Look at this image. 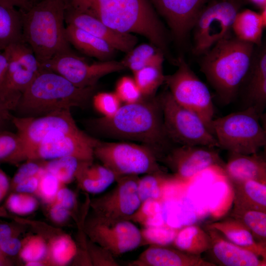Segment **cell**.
<instances>
[{"instance_id": "6da1fadb", "label": "cell", "mask_w": 266, "mask_h": 266, "mask_svg": "<svg viewBox=\"0 0 266 266\" xmlns=\"http://www.w3.org/2000/svg\"><path fill=\"white\" fill-rule=\"evenodd\" d=\"M88 125L92 130L105 136L141 142L154 150L159 159L173 144L165 131L158 96L124 103L113 116L93 119Z\"/></svg>"}, {"instance_id": "7a4b0ae2", "label": "cell", "mask_w": 266, "mask_h": 266, "mask_svg": "<svg viewBox=\"0 0 266 266\" xmlns=\"http://www.w3.org/2000/svg\"><path fill=\"white\" fill-rule=\"evenodd\" d=\"M67 3L116 31L143 36L174 63L167 33L150 0H67Z\"/></svg>"}, {"instance_id": "3957f363", "label": "cell", "mask_w": 266, "mask_h": 266, "mask_svg": "<svg viewBox=\"0 0 266 266\" xmlns=\"http://www.w3.org/2000/svg\"><path fill=\"white\" fill-rule=\"evenodd\" d=\"M255 46L230 34L202 55L200 71L223 104L232 102L239 93Z\"/></svg>"}, {"instance_id": "277c9868", "label": "cell", "mask_w": 266, "mask_h": 266, "mask_svg": "<svg viewBox=\"0 0 266 266\" xmlns=\"http://www.w3.org/2000/svg\"><path fill=\"white\" fill-rule=\"evenodd\" d=\"M67 0H40L22 11L23 41L40 64L73 53L66 33Z\"/></svg>"}, {"instance_id": "5b68a950", "label": "cell", "mask_w": 266, "mask_h": 266, "mask_svg": "<svg viewBox=\"0 0 266 266\" xmlns=\"http://www.w3.org/2000/svg\"><path fill=\"white\" fill-rule=\"evenodd\" d=\"M96 87H78L61 75L42 69L22 94L15 111L18 117H31L72 107L84 108Z\"/></svg>"}, {"instance_id": "8992f818", "label": "cell", "mask_w": 266, "mask_h": 266, "mask_svg": "<svg viewBox=\"0 0 266 266\" xmlns=\"http://www.w3.org/2000/svg\"><path fill=\"white\" fill-rule=\"evenodd\" d=\"M262 115L248 106L214 119L211 131L219 149L243 154L258 153L266 144V130L260 123Z\"/></svg>"}, {"instance_id": "52a82bcc", "label": "cell", "mask_w": 266, "mask_h": 266, "mask_svg": "<svg viewBox=\"0 0 266 266\" xmlns=\"http://www.w3.org/2000/svg\"><path fill=\"white\" fill-rule=\"evenodd\" d=\"M94 157L114 173L116 179L127 175L165 171L158 163L157 152L143 144L100 140L94 149Z\"/></svg>"}, {"instance_id": "ba28073f", "label": "cell", "mask_w": 266, "mask_h": 266, "mask_svg": "<svg viewBox=\"0 0 266 266\" xmlns=\"http://www.w3.org/2000/svg\"><path fill=\"white\" fill-rule=\"evenodd\" d=\"M99 141L82 131L59 133L48 136L38 143L19 149L7 163L17 165L27 161H45L64 157L92 161L94 149Z\"/></svg>"}, {"instance_id": "9c48e42d", "label": "cell", "mask_w": 266, "mask_h": 266, "mask_svg": "<svg viewBox=\"0 0 266 266\" xmlns=\"http://www.w3.org/2000/svg\"><path fill=\"white\" fill-rule=\"evenodd\" d=\"M158 96L165 131L173 143L219 149L215 137L198 115L177 103L168 90Z\"/></svg>"}, {"instance_id": "30bf717a", "label": "cell", "mask_w": 266, "mask_h": 266, "mask_svg": "<svg viewBox=\"0 0 266 266\" xmlns=\"http://www.w3.org/2000/svg\"><path fill=\"white\" fill-rule=\"evenodd\" d=\"M175 65L177 70L172 74L165 75L164 83L175 101L198 115L212 133L214 108L208 87L183 57L177 58Z\"/></svg>"}, {"instance_id": "8fae6325", "label": "cell", "mask_w": 266, "mask_h": 266, "mask_svg": "<svg viewBox=\"0 0 266 266\" xmlns=\"http://www.w3.org/2000/svg\"><path fill=\"white\" fill-rule=\"evenodd\" d=\"M238 5L230 0L215 1L205 6L194 24L193 54L202 56L231 34Z\"/></svg>"}, {"instance_id": "7c38bea8", "label": "cell", "mask_w": 266, "mask_h": 266, "mask_svg": "<svg viewBox=\"0 0 266 266\" xmlns=\"http://www.w3.org/2000/svg\"><path fill=\"white\" fill-rule=\"evenodd\" d=\"M83 229L90 241L113 256L130 252L141 245L140 230L129 220L108 219L94 214L85 221Z\"/></svg>"}, {"instance_id": "4fadbf2b", "label": "cell", "mask_w": 266, "mask_h": 266, "mask_svg": "<svg viewBox=\"0 0 266 266\" xmlns=\"http://www.w3.org/2000/svg\"><path fill=\"white\" fill-rule=\"evenodd\" d=\"M40 65L42 69L57 73L82 88L96 86L104 76L126 69L121 61L89 63L74 53L61 54Z\"/></svg>"}, {"instance_id": "5bb4252c", "label": "cell", "mask_w": 266, "mask_h": 266, "mask_svg": "<svg viewBox=\"0 0 266 266\" xmlns=\"http://www.w3.org/2000/svg\"><path fill=\"white\" fill-rule=\"evenodd\" d=\"M218 149L201 145L172 147L160 159L182 184H185L200 172L212 167L222 170L225 163Z\"/></svg>"}, {"instance_id": "9a60e30c", "label": "cell", "mask_w": 266, "mask_h": 266, "mask_svg": "<svg viewBox=\"0 0 266 266\" xmlns=\"http://www.w3.org/2000/svg\"><path fill=\"white\" fill-rule=\"evenodd\" d=\"M12 123L20 140L19 149L38 143L53 134L81 131L77 127L70 109L58 110L38 117L13 116Z\"/></svg>"}, {"instance_id": "2e32d148", "label": "cell", "mask_w": 266, "mask_h": 266, "mask_svg": "<svg viewBox=\"0 0 266 266\" xmlns=\"http://www.w3.org/2000/svg\"><path fill=\"white\" fill-rule=\"evenodd\" d=\"M139 178L137 175L118 178L113 189L90 201L94 214L108 219L129 220L141 203L137 188Z\"/></svg>"}, {"instance_id": "e0dca14e", "label": "cell", "mask_w": 266, "mask_h": 266, "mask_svg": "<svg viewBox=\"0 0 266 266\" xmlns=\"http://www.w3.org/2000/svg\"><path fill=\"white\" fill-rule=\"evenodd\" d=\"M8 61L5 80L0 92L21 96L42 70L40 63L24 41L9 45L3 51Z\"/></svg>"}, {"instance_id": "ac0fdd59", "label": "cell", "mask_w": 266, "mask_h": 266, "mask_svg": "<svg viewBox=\"0 0 266 266\" xmlns=\"http://www.w3.org/2000/svg\"><path fill=\"white\" fill-rule=\"evenodd\" d=\"M165 19L176 41L187 38L200 12L210 0H150Z\"/></svg>"}, {"instance_id": "d6986e66", "label": "cell", "mask_w": 266, "mask_h": 266, "mask_svg": "<svg viewBox=\"0 0 266 266\" xmlns=\"http://www.w3.org/2000/svg\"><path fill=\"white\" fill-rule=\"evenodd\" d=\"M65 23L105 41L117 51L127 53L137 43L138 39L135 35L111 28L93 16L70 6L67 1Z\"/></svg>"}, {"instance_id": "ffe728a7", "label": "cell", "mask_w": 266, "mask_h": 266, "mask_svg": "<svg viewBox=\"0 0 266 266\" xmlns=\"http://www.w3.org/2000/svg\"><path fill=\"white\" fill-rule=\"evenodd\" d=\"M240 90L243 91L246 107H253L263 114L266 106L265 45L255 46L250 66Z\"/></svg>"}, {"instance_id": "44dd1931", "label": "cell", "mask_w": 266, "mask_h": 266, "mask_svg": "<svg viewBox=\"0 0 266 266\" xmlns=\"http://www.w3.org/2000/svg\"><path fill=\"white\" fill-rule=\"evenodd\" d=\"M133 266H216L200 256L184 252L167 246L151 245L129 265Z\"/></svg>"}, {"instance_id": "7402d4cb", "label": "cell", "mask_w": 266, "mask_h": 266, "mask_svg": "<svg viewBox=\"0 0 266 266\" xmlns=\"http://www.w3.org/2000/svg\"><path fill=\"white\" fill-rule=\"evenodd\" d=\"M211 240L209 250L215 261L224 266H266V260L233 243L217 231L207 229Z\"/></svg>"}, {"instance_id": "603a6c76", "label": "cell", "mask_w": 266, "mask_h": 266, "mask_svg": "<svg viewBox=\"0 0 266 266\" xmlns=\"http://www.w3.org/2000/svg\"><path fill=\"white\" fill-rule=\"evenodd\" d=\"M223 171L230 182L253 180L266 183V161L258 154L229 152Z\"/></svg>"}, {"instance_id": "cb8c5ba5", "label": "cell", "mask_w": 266, "mask_h": 266, "mask_svg": "<svg viewBox=\"0 0 266 266\" xmlns=\"http://www.w3.org/2000/svg\"><path fill=\"white\" fill-rule=\"evenodd\" d=\"M206 228L217 231L230 242L266 260V245L257 241L249 230L238 220L230 217L209 224Z\"/></svg>"}, {"instance_id": "d4e9b609", "label": "cell", "mask_w": 266, "mask_h": 266, "mask_svg": "<svg viewBox=\"0 0 266 266\" xmlns=\"http://www.w3.org/2000/svg\"><path fill=\"white\" fill-rule=\"evenodd\" d=\"M66 33L70 45L100 61L112 60L117 51L105 41L73 26L66 25Z\"/></svg>"}, {"instance_id": "484cf974", "label": "cell", "mask_w": 266, "mask_h": 266, "mask_svg": "<svg viewBox=\"0 0 266 266\" xmlns=\"http://www.w3.org/2000/svg\"><path fill=\"white\" fill-rule=\"evenodd\" d=\"M75 179L85 192L98 194L104 191L116 180L114 173L103 165L92 161H81Z\"/></svg>"}, {"instance_id": "4316f807", "label": "cell", "mask_w": 266, "mask_h": 266, "mask_svg": "<svg viewBox=\"0 0 266 266\" xmlns=\"http://www.w3.org/2000/svg\"><path fill=\"white\" fill-rule=\"evenodd\" d=\"M266 25V8L260 13L250 9L238 12L233 21L232 30L234 36L242 41L260 46L263 33Z\"/></svg>"}, {"instance_id": "83f0119b", "label": "cell", "mask_w": 266, "mask_h": 266, "mask_svg": "<svg viewBox=\"0 0 266 266\" xmlns=\"http://www.w3.org/2000/svg\"><path fill=\"white\" fill-rule=\"evenodd\" d=\"M230 183L234 207L266 212V183L253 180Z\"/></svg>"}, {"instance_id": "f1b7e54d", "label": "cell", "mask_w": 266, "mask_h": 266, "mask_svg": "<svg viewBox=\"0 0 266 266\" xmlns=\"http://www.w3.org/2000/svg\"><path fill=\"white\" fill-rule=\"evenodd\" d=\"M172 244L184 252L200 256L211 248V240L207 232L197 225H189L180 228Z\"/></svg>"}, {"instance_id": "f546056e", "label": "cell", "mask_w": 266, "mask_h": 266, "mask_svg": "<svg viewBox=\"0 0 266 266\" xmlns=\"http://www.w3.org/2000/svg\"><path fill=\"white\" fill-rule=\"evenodd\" d=\"M182 184L172 174L165 171L147 174L138 181V192L141 202L149 199L162 202L169 188Z\"/></svg>"}, {"instance_id": "4dcf8cb0", "label": "cell", "mask_w": 266, "mask_h": 266, "mask_svg": "<svg viewBox=\"0 0 266 266\" xmlns=\"http://www.w3.org/2000/svg\"><path fill=\"white\" fill-rule=\"evenodd\" d=\"M23 41L22 11L0 5V52Z\"/></svg>"}, {"instance_id": "1f68e13d", "label": "cell", "mask_w": 266, "mask_h": 266, "mask_svg": "<svg viewBox=\"0 0 266 266\" xmlns=\"http://www.w3.org/2000/svg\"><path fill=\"white\" fill-rule=\"evenodd\" d=\"M45 266H65L76 256L78 248L75 242L67 234L60 233L49 240Z\"/></svg>"}, {"instance_id": "d6a6232c", "label": "cell", "mask_w": 266, "mask_h": 266, "mask_svg": "<svg viewBox=\"0 0 266 266\" xmlns=\"http://www.w3.org/2000/svg\"><path fill=\"white\" fill-rule=\"evenodd\" d=\"M164 53L151 43L135 45L121 61L133 73L149 65L164 61Z\"/></svg>"}, {"instance_id": "836d02e7", "label": "cell", "mask_w": 266, "mask_h": 266, "mask_svg": "<svg viewBox=\"0 0 266 266\" xmlns=\"http://www.w3.org/2000/svg\"><path fill=\"white\" fill-rule=\"evenodd\" d=\"M163 62L149 65L133 73V77L143 98L155 96L157 90L164 83Z\"/></svg>"}, {"instance_id": "e575fe53", "label": "cell", "mask_w": 266, "mask_h": 266, "mask_svg": "<svg viewBox=\"0 0 266 266\" xmlns=\"http://www.w3.org/2000/svg\"><path fill=\"white\" fill-rule=\"evenodd\" d=\"M230 217L241 222L257 241L266 245V212L233 206Z\"/></svg>"}, {"instance_id": "d590c367", "label": "cell", "mask_w": 266, "mask_h": 266, "mask_svg": "<svg viewBox=\"0 0 266 266\" xmlns=\"http://www.w3.org/2000/svg\"><path fill=\"white\" fill-rule=\"evenodd\" d=\"M82 161L73 157H64L42 161L44 169L54 176L64 185L71 182Z\"/></svg>"}, {"instance_id": "8d00e7d4", "label": "cell", "mask_w": 266, "mask_h": 266, "mask_svg": "<svg viewBox=\"0 0 266 266\" xmlns=\"http://www.w3.org/2000/svg\"><path fill=\"white\" fill-rule=\"evenodd\" d=\"M129 220L138 223L144 227L165 224L163 214L162 202L153 199L141 202L138 208Z\"/></svg>"}, {"instance_id": "74e56055", "label": "cell", "mask_w": 266, "mask_h": 266, "mask_svg": "<svg viewBox=\"0 0 266 266\" xmlns=\"http://www.w3.org/2000/svg\"><path fill=\"white\" fill-rule=\"evenodd\" d=\"M48 252L47 241L36 234L29 235L22 240V246L18 254L25 264L32 261L43 262Z\"/></svg>"}, {"instance_id": "f35d334b", "label": "cell", "mask_w": 266, "mask_h": 266, "mask_svg": "<svg viewBox=\"0 0 266 266\" xmlns=\"http://www.w3.org/2000/svg\"><path fill=\"white\" fill-rule=\"evenodd\" d=\"M179 229L166 224L159 226L144 227L140 230L141 244L167 246L172 244Z\"/></svg>"}, {"instance_id": "ab89813d", "label": "cell", "mask_w": 266, "mask_h": 266, "mask_svg": "<svg viewBox=\"0 0 266 266\" xmlns=\"http://www.w3.org/2000/svg\"><path fill=\"white\" fill-rule=\"evenodd\" d=\"M38 206V201L33 195L19 192L9 193L5 202V207L9 212L20 216L33 213Z\"/></svg>"}, {"instance_id": "60d3db41", "label": "cell", "mask_w": 266, "mask_h": 266, "mask_svg": "<svg viewBox=\"0 0 266 266\" xmlns=\"http://www.w3.org/2000/svg\"><path fill=\"white\" fill-rule=\"evenodd\" d=\"M63 185L55 176L43 168L36 195L44 203L50 204L55 201L58 191Z\"/></svg>"}, {"instance_id": "b9f144b4", "label": "cell", "mask_w": 266, "mask_h": 266, "mask_svg": "<svg viewBox=\"0 0 266 266\" xmlns=\"http://www.w3.org/2000/svg\"><path fill=\"white\" fill-rule=\"evenodd\" d=\"M92 99L95 109L105 117L113 116L122 105V102L114 92L94 94Z\"/></svg>"}, {"instance_id": "7bdbcfd3", "label": "cell", "mask_w": 266, "mask_h": 266, "mask_svg": "<svg viewBox=\"0 0 266 266\" xmlns=\"http://www.w3.org/2000/svg\"><path fill=\"white\" fill-rule=\"evenodd\" d=\"M122 102L132 103L143 98L133 77L124 76L117 82L114 92Z\"/></svg>"}, {"instance_id": "ee69618b", "label": "cell", "mask_w": 266, "mask_h": 266, "mask_svg": "<svg viewBox=\"0 0 266 266\" xmlns=\"http://www.w3.org/2000/svg\"><path fill=\"white\" fill-rule=\"evenodd\" d=\"M86 243V250L92 266H117L114 256L108 251L94 243L89 239Z\"/></svg>"}, {"instance_id": "f6af8a7d", "label": "cell", "mask_w": 266, "mask_h": 266, "mask_svg": "<svg viewBox=\"0 0 266 266\" xmlns=\"http://www.w3.org/2000/svg\"><path fill=\"white\" fill-rule=\"evenodd\" d=\"M20 145V140L16 133L0 131V163H7Z\"/></svg>"}, {"instance_id": "bcb514c9", "label": "cell", "mask_w": 266, "mask_h": 266, "mask_svg": "<svg viewBox=\"0 0 266 266\" xmlns=\"http://www.w3.org/2000/svg\"><path fill=\"white\" fill-rule=\"evenodd\" d=\"M43 169L42 161H25L20 166L12 178L10 179L9 193L16 185L30 177L40 174Z\"/></svg>"}, {"instance_id": "7dc6e473", "label": "cell", "mask_w": 266, "mask_h": 266, "mask_svg": "<svg viewBox=\"0 0 266 266\" xmlns=\"http://www.w3.org/2000/svg\"><path fill=\"white\" fill-rule=\"evenodd\" d=\"M21 97L7 95L0 92V131L4 130L7 123L12 122L11 112L15 111Z\"/></svg>"}, {"instance_id": "c3c4849f", "label": "cell", "mask_w": 266, "mask_h": 266, "mask_svg": "<svg viewBox=\"0 0 266 266\" xmlns=\"http://www.w3.org/2000/svg\"><path fill=\"white\" fill-rule=\"evenodd\" d=\"M47 205L48 216L53 223L57 225L65 224L72 216L70 210L55 201Z\"/></svg>"}, {"instance_id": "681fc988", "label": "cell", "mask_w": 266, "mask_h": 266, "mask_svg": "<svg viewBox=\"0 0 266 266\" xmlns=\"http://www.w3.org/2000/svg\"><path fill=\"white\" fill-rule=\"evenodd\" d=\"M55 201L70 210L72 213L74 210L77 200L74 193L70 189L62 185L58 191Z\"/></svg>"}, {"instance_id": "f907efd6", "label": "cell", "mask_w": 266, "mask_h": 266, "mask_svg": "<svg viewBox=\"0 0 266 266\" xmlns=\"http://www.w3.org/2000/svg\"><path fill=\"white\" fill-rule=\"evenodd\" d=\"M41 173L22 181L16 185L10 193L15 192L33 195L36 194Z\"/></svg>"}, {"instance_id": "816d5d0a", "label": "cell", "mask_w": 266, "mask_h": 266, "mask_svg": "<svg viewBox=\"0 0 266 266\" xmlns=\"http://www.w3.org/2000/svg\"><path fill=\"white\" fill-rule=\"evenodd\" d=\"M21 246L22 240L18 236H14L0 244V251L9 259L10 257L15 256L19 254Z\"/></svg>"}, {"instance_id": "f5cc1de1", "label": "cell", "mask_w": 266, "mask_h": 266, "mask_svg": "<svg viewBox=\"0 0 266 266\" xmlns=\"http://www.w3.org/2000/svg\"><path fill=\"white\" fill-rule=\"evenodd\" d=\"M13 223L0 222V244L14 236H18L21 228Z\"/></svg>"}, {"instance_id": "db71d44e", "label": "cell", "mask_w": 266, "mask_h": 266, "mask_svg": "<svg viewBox=\"0 0 266 266\" xmlns=\"http://www.w3.org/2000/svg\"><path fill=\"white\" fill-rule=\"evenodd\" d=\"M10 187V179L6 173L0 168V205L8 195ZM3 209L0 206V217H2Z\"/></svg>"}, {"instance_id": "11a10c76", "label": "cell", "mask_w": 266, "mask_h": 266, "mask_svg": "<svg viewBox=\"0 0 266 266\" xmlns=\"http://www.w3.org/2000/svg\"><path fill=\"white\" fill-rule=\"evenodd\" d=\"M34 3L33 0H0V5L16 8L21 11L27 10Z\"/></svg>"}, {"instance_id": "9f6ffc18", "label": "cell", "mask_w": 266, "mask_h": 266, "mask_svg": "<svg viewBox=\"0 0 266 266\" xmlns=\"http://www.w3.org/2000/svg\"><path fill=\"white\" fill-rule=\"evenodd\" d=\"M8 66V61L5 54L0 52V91L3 88Z\"/></svg>"}, {"instance_id": "6f0895ef", "label": "cell", "mask_w": 266, "mask_h": 266, "mask_svg": "<svg viewBox=\"0 0 266 266\" xmlns=\"http://www.w3.org/2000/svg\"><path fill=\"white\" fill-rule=\"evenodd\" d=\"M0 260L2 261L5 265V266H12L13 263L12 261L5 256L0 251Z\"/></svg>"}, {"instance_id": "680465c9", "label": "cell", "mask_w": 266, "mask_h": 266, "mask_svg": "<svg viewBox=\"0 0 266 266\" xmlns=\"http://www.w3.org/2000/svg\"><path fill=\"white\" fill-rule=\"evenodd\" d=\"M261 9L266 8V0H249Z\"/></svg>"}, {"instance_id": "91938a15", "label": "cell", "mask_w": 266, "mask_h": 266, "mask_svg": "<svg viewBox=\"0 0 266 266\" xmlns=\"http://www.w3.org/2000/svg\"><path fill=\"white\" fill-rule=\"evenodd\" d=\"M0 266H5V265L0 260Z\"/></svg>"}, {"instance_id": "94428289", "label": "cell", "mask_w": 266, "mask_h": 266, "mask_svg": "<svg viewBox=\"0 0 266 266\" xmlns=\"http://www.w3.org/2000/svg\"><path fill=\"white\" fill-rule=\"evenodd\" d=\"M33 0V1L35 3V2L38 1H39V0Z\"/></svg>"}]
</instances>
